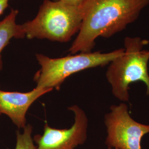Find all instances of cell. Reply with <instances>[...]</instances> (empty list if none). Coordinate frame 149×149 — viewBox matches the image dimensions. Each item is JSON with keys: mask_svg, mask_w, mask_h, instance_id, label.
Listing matches in <instances>:
<instances>
[{"mask_svg": "<svg viewBox=\"0 0 149 149\" xmlns=\"http://www.w3.org/2000/svg\"><path fill=\"white\" fill-rule=\"evenodd\" d=\"M84 10L81 6L70 5L59 0H44L37 15L21 24L29 39H48L65 43L79 32Z\"/></svg>", "mask_w": 149, "mask_h": 149, "instance_id": "7a4b0ae2", "label": "cell"}, {"mask_svg": "<svg viewBox=\"0 0 149 149\" xmlns=\"http://www.w3.org/2000/svg\"></svg>", "mask_w": 149, "mask_h": 149, "instance_id": "9a60e30c", "label": "cell"}, {"mask_svg": "<svg viewBox=\"0 0 149 149\" xmlns=\"http://www.w3.org/2000/svg\"><path fill=\"white\" fill-rule=\"evenodd\" d=\"M10 0H0V16L2 15L8 7Z\"/></svg>", "mask_w": 149, "mask_h": 149, "instance_id": "8fae6325", "label": "cell"}, {"mask_svg": "<svg viewBox=\"0 0 149 149\" xmlns=\"http://www.w3.org/2000/svg\"><path fill=\"white\" fill-rule=\"evenodd\" d=\"M53 90L37 87L28 92L2 90L0 86V113L10 118L19 129L26 125V114L30 107L40 97Z\"/></svg>", "mask_w": 149, "mask_h": 149, "instance_id": "52a82bcc", "label": "cell"}, {"mask_svg": "<svg viewBox=\"0 0 149 149\" xmlns=\"http://www.w3.org/2000/svg\"><path fill=\"white\" fill-rule=\"evenodd\" d=\"M68 109L74 113L72 127L59 129L50 127L46 123L43 134L36 135L33 138L37 149H75L85 143L88 125L85 112L77 105L70 107Z\"/></svg>", "mask_w": 149, "mask_h": 149, "instance_id": "8992f818", "label": "cell"}, {"mask_svg": "<svg viewBox=\"0 0 149 149\" xmlns=\"http://www.w3.org/2000/svg\"><path fill=\"white\" fill-rule=\"evenodd\" d=\"M1 113H0V116H1Z\"/></svg>", "mask_w": 149, "mask_h": 149, "instance_id": "4fadbf2b", "label": "cell"}, {"mask_svg": "<svg viewBox=\"0 0 149 149\" xmlns=\"http://www.w3.org/2000/svg\"><path fill=\"white\" fill-rule=\"evenodd\" d=\"M70 5L81 6L85 2L86 0H59Z\"/></svg>", "mask_w": 149, "mask_h": 149, "instance_id": "30bf717a", "label": "cell"}, {"mask_svg": "<svg viewBox=\"0 0 149 149\" xmlns=\"http://www.w3.org/2000/svg\"><path fill=\"white\" fill-rule=\"evenodd\" d=\"M149 6V0H86L83 20L70 53L92 52L98 38L122 32Z\"/></svg>", "mask_w": 149, "mask_h": 149, "instance_id": "6da1fadb", "label": "cell"}, {"mask_svg": "<svg viewBox=\"0 0 149 149\" xmlns=\"http://www.w3.org/2000/svg\"><path fill=\"white\" fill-rule=\"evenodd\" d=\"M124 48L111 52L79 53L59 58H52L42 54L36 57L40 68L34 74L36 87L59 90L65 80L72 74L86 69L110 64L124 52Z\"/></svg>", "mask_w": 149, "mask_h": 149, "instance_id": "277c9868", "label": "cell"}, {"mask_svg": "<svg viewBox=\"0 0 149 149\" xmlns=\"http://www.w3.org/2000/svg\"><path fill=\"white\" fill-rule=\"evenodd\" d=\"M108 149H118V148H114V149H111V148H108Z\"/></svg>", "mask_w": 149, "mask_h": 149, "instance_id": "7c38bea8", "label": "cell"}, {"mask_svg": "<svg viewBox=\"0 0 149 149\" xmlns=\"http://www.w3.org/2000/svg\"><path fill=\"white\" fill-rule=\"evenodd\" d=\"M18 14L17 10L12 9L10 13L0 21V72L3 69L2 53L12 39H23L26 37L21 24L16 23Z\"/></svg>", "mask_w": 149, "mask_h": 149, "instance_id": "ba28073f", "label": "cell"}, {"mask_svg": "<svg viewBox=\"0 0 149 149\" xmlns=\"http://www.w3.org/2000/svg\"><path fill=\"white\" fill-rule=\"evenodd\" d=\"M108 148L142 149L141 140L149 133V125L137 122L129 114L128 105L123 102L112 105L104 116Z\"/></svg>", "mask_w": 149, "mask_h": 149, "instance_id": "5b68a950", "label": "cell"}, {"mask_svg": "<svg viewBox=\"0 0 149 149\" xmlns=\"http://www.w3.org/2000/svg\"><path fill=\"white\" fill-rule=\"evenodd\" d=\"M56 1H58V0H56Z\"/></svg>", "mask_w": 149, "mask_h": 149, "instance_id": "5bb4252c", "label": "cell"}, {"mask_svg": "<svg viewBox=\"0 0 149 149\" xmlns=\"http://www.w3.org/2000/svg\"><path fill=\"white\" fill-rule=\"evenodd\" d=\"M23 129L22 133L17 132L15 149H37L32 138V125L27 124Z\"/></svg>", "mask_w": 149, "mask_h": 149, "instance_id": "9c48e42d", "label": "cell"}, {"mask_svg": "<svg viewBox=\"0 0 149 149\" xmlns=\"http://www.w3.org/2000/svg\"><path fill=\"white\" fill-rule=\"evenodd\" d=\"M148 43L138 37L125 38L124 53L109 64L107 80L112 87L113 95L120 101L129 102V85L137 81L144 82L146 94L149 96V50L143 49Z\"/></svg>", "mask_w": 149, "mask_h": 149, "instance_id": "3957f363", "label": "cell"}]
</instances>
